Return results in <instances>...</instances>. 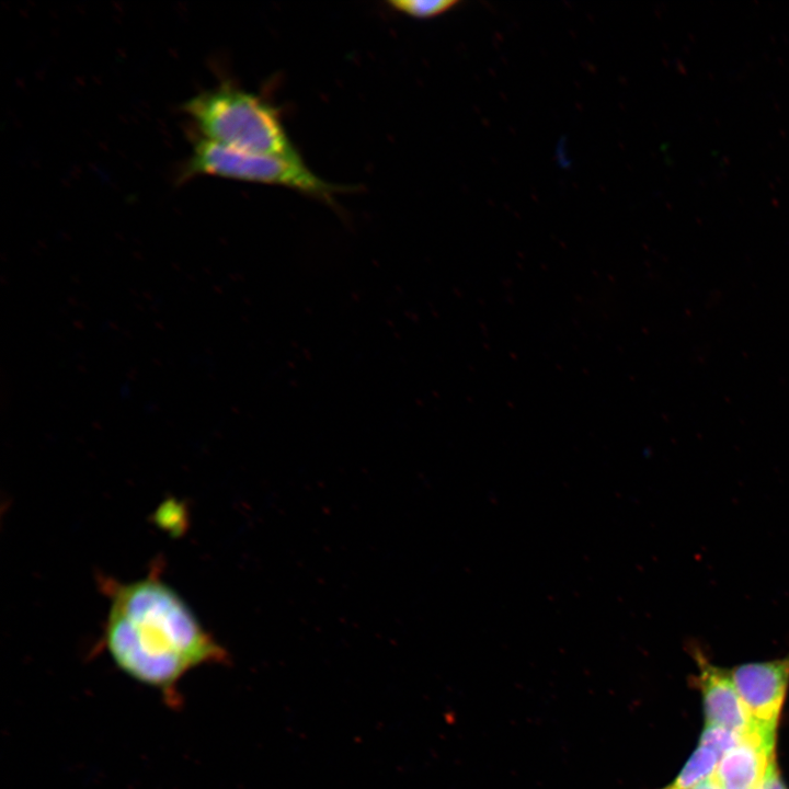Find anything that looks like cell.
Here are the masks:
<instances>
[{
	"label": "cell",
	"mask_w": 789,
	"mask_h": 789,
	"mask_svg": "<svg viewBox=\"0 0 789 789\" xmlns=\"http://www.w3.org/2000/svg\"><path fill=\"white\" fill-rule=\"evenodd\" d=\"M665 789H675V788H674L673 786H670V787H667V788H665Z\"/></svg>",
	"instance_id": "7c38bea8"
},
{
	"label": "cell",
	"mask_w": 789,
	"mask_h": 789,
	"mask_svg": "<svg viewBox=\"0 0 789 789\" xmlns=\"http://www.w3.org/2000/svg\"><path fill=\"white\" fill-rule=\"evenodd\" d=\"M454 0H391L388 4L397 12L414 19H431L457 5Z\"/></svg>",
	"instance_id": "ba28073f"
},
{
	"label": "cell",
	"mask_w": 789,
	"mask_h": 789,
	"mask_svg": "<svg viewBox=\"0 0 789 789\" xmlns=\"http://www.w3.org/2000/svg\"><path fill=\"white\" fill-rule=\"evenodd\" d=\"M774 728L759 727L725 755L713 777L721 789H757L774 759Z\"/></svg>",
	"instance_id": "8992f818"
},
{
	"label": "cell",
	"mask_w": 789,
	"mask_h": 789,
	"mask_svg": "<svg viewBox=\"0 0 789 789\" xmlns=\"http://www.w3.org/2000/svg\"><path fill=\"white\" fill-rule=\"evenodd\" d=\"M202 137L233 149L301 159L277 107L263 96L222 83L184 106Z\"/></svg>",
	"instance_id": "7a4b0ae2"
},
{
	"label": "cell",
	"mask_w": 789,
	"mask_h": 789,
	"mask_svg": "<svg viewBox=\"0 0 789 789\" xmlns=\"http://www.w3.org/2000/svg\"><path fill=\"white\" fill-rule=\"evenodd\" d=\"M698 684L702 693L706 724L719 725L741 734L754 732L757 724L744 706L731 672L710 663L700 650H694Z\"/></svg>",
	"instance_id": "5b68a950"
},
{
	"label": "cell",
	"mask_w": 789,
	"mask_h": 789,
	"mask_svg": "<svg viewBox=\"0 0 789 789\" xmlns=\"http://www.w3.org/2000/svg\"><path fill=\"white\" fill-rule=\"evenodd\" d=\"M757 789H788L779 775L775 759L769 763Z\"/></svg>",
	"instance_id": "30bf717a"
},
{
	"label": "cell",
	"mask_w": 789,
	"mask_h": 789,
	"mask_svg": "<svg viewBox=\"0 0 789 789\" xmlns=\"http://www.w3.org/2000/svg\"><path fill=\"white\" fill-rule=\"evenodd\" d=\"M694 789H721L718 782L716 781L714 777H710L706 779L705 781L697 785Z\"/></svg>",
	"instance_id": "8fae6325"
},
{
	"label": "cell",
	"mask_w": 789,
	"mask_h": 789,
	"mask_svg": "<svg viewBox=\"0 0 789 789\" xmlns=\"http://www.w3.org/2000/svg\"><path fill=\"white\" fill-rule=\"evenodd\" d=\"M185 174L278 185L325 201L343 190L320 179L301 159L242 151L203 137L194 142Z\"/></svg>",
	"instance_id": "3957f363"
},
{
	"label": "cell",
	"mask_w": 789,
	"mask_h": 789,
	"mask_svg": "<svg viewBox=\"0 0 789 789\" xmlns=\"http://www.w3.org/2000/svg\"><path fill=\"white\" fill-rule=\"evenodd\" d=\"M720 758L710 748L699 745L672 785L675 789H694L713 776Z\"/></svg>",
	"instance_id": "52a82bcc"
},
{
	"label": "cell",
	"mask_w": 789,
	"mask_h": 789,
	"mask_svg": "<svg viewBox=\"0 0 789 789\" xmlns=\"http://www.w3.org/2000/svg\"><path fill=\"white\" fill-rule=\"evenodd\" d=\"M743 736L729 729L706 724L700 735L699 745L706 746L712 750L719 758L725 755L729 751L734 748Z\"/></svg>",
	"instance_id": "9c48e42d"
},
{
	"label": "cell",
	"mask_w": 789,
	"mask_h": 789,
	"mask_svg": "<svg viewBox=\"0 0 789 789\" xmlns=\"http://www.w3.org/2000/svg\"><path fill=\"white\" fill-rule=\"evenodd\" d=\"M156 561L140 579H100L108 598L103 648L126 676L182 705L180 684L192 671L227 664V649L202 625L184 598L161 576Z\"/></svg>",
	"instance_id": "6da1fadb"
},
{
	"label": "cell",
	"mask_w": 789,
	"mask_h": 789,
	"mask_svg": "<svg viewBox=\"0 0 789 789\" xmlns=\"http://www.w3.org/2000/svg\"><path fill=\"white\" fill-rule=\"evenodd\" d=\"M731 676L752 719L759 725L776 728L789 684V653L777 660L739 665Z\"/></svg>",
	"instance_id": "277c9868"
}]
</instances>
